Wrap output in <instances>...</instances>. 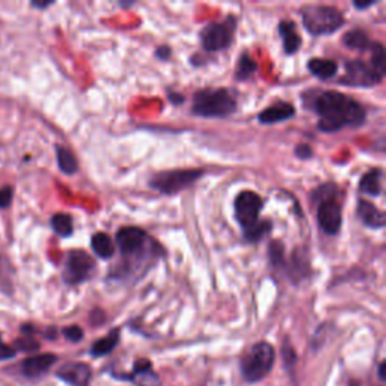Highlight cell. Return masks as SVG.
Listing matches in <instances>:
<instances>
[{"mask_svg":"<svg viewBox=\"0 0 386 386\" xmlns=\"http://www.w3.org/2000/svg\"><path fill=\"white\" fill-rule=\"evenodd\" d=\"M312 111L320 116L319 129L334 133L344 127H359L365 121V109L352 97L337 91H325L312 98Z\"/></svg>","mask_w":386,"mask_h":386,"instance_id":"1","label":"cell"},{"mask_svg":"<svg viewBox=\"0 0 386 386\" xmlns=\"http://www.w3.org/2000/svg\"><path fill=\"white\" fill-rule=\"evenodd\" d=\"M236 107V98L228 89H201L193 97L192 113L201 118H227Z\"/></svg>","mask_w":386,"mask_h":386,"instance_id":"2","label":"cell"},{"mask_svg":"<svg viewBox=\"0 0 386 386\" xmlns=\"http://www.w3.org/2000/svg\"><path fill=\"white\" fill-rule=\"evenodd\" d=\"M305 29L314 37L335 33L343 28L344 15L329 5H305L300 10Z\"/></svg>","mask_w":386,"mask_h":386,"instance_id":"3","label":"cell"},{"mask_svg":"<svg viewBox=\"0 0 386 386\" xmlns=\"http://www.w3.org/2000/svg\"><path fill=\"white\" fill-rule=\"evenodd\" d=\"M275 364V348L268 343H258L241 359V374L246 382H259L271 373Z\"/></svg>","mask_w":386,"mask_h":386,"instance_id":"4","label":"cell"},{"mask_svg":"<svg viewBox=\"0 0 386 386\" xmlns=\"http://www.w3.org/2000/svg\"><path fill=\"white\" fill-rule=\"evenodd\" d=\"M204 175L202 169L163 170L151 177L150 186L163 195H175L191 187Z\"/></svg>","mask_w":386,"mask_h":386,"instance_id":"5","label":"cell"},{"mask_svg":"<svg viewBox=\"0 0 386 386\" xmlns=\"http://www.w3.org/2000/svg\"><path fill=\"white\" fill-rule=\"evenodd\" d=\"M236 31V19L228 17L222 23H210L200 33V40L202 44V49L207 51H219L227 49L232 42Z\"/></svg>","mask_w":386,"mask_h":386,"instance_id":"6","label":"cell"},{"mask_svg":"<svg viewBox=\"0 0 386 386\" xmlns=\"http://www.w3.org/2000/svg\"><path fill=\"white\" fill-rule=\"evenodd\" d=\"M94 271L95 263L91 255L85 250H71L65 259L64 281L70 285L82 284L91 278Z\"/></svg>","mask_w":386,"mask_h":386,"instance_id":"7","label":"cell"},{"mask_svg":"<svg viewBox=\"0 0 386 386\" xmlns=\"http://www.w3.org/2000/svg\"><path fill=\"white\" fill-rule=\"evenodd\" d=\"M263 210V200L262 196L257 195L252 191H245L237 195L234 201V213L236 219L241 225V228L246 230L252 227L259 219V213Z\"/></svg>","mask_w":386,"mask_h":386,"instance_id":"8","label":"cell"},{"mask_svg":"<svg viewBox=\"0 0 386 386\" xmlns=\"http://www.w3.org/2000/svg\"><path fill=\"white\" fill-rule=\"evenodd\" d=\"M382 77L376 71L365 64L361 59L350 61L346 64V74L339 79V82L346 86H364L370 88L382 82Z\"/></svg>","mask_w":386,"mask_h":386,"instance_id":"9","label":"cell"},{"mask_svg":"<svg viewBox=\"0 0 386 386\" xmlns=\"http://www.w3.org/2000/svg\"><path fill=\"white\" fill-rule=\"evenodd\" d=\"M317 222L321 231L328 236H337L343 223V210L341 205L332 201H325L317 205Z\"/></svg>","mask_w":386,"mask_h":386,"instance_id":"10","label":"cell"},{"mask_svg":"<svg viewBox=\"0 0 386 386\" xmlns=\"http://www.w3.org/2000/svg\"><path fill=\"white\" fill-rule=\"evenodd\" d=\"M147 232L138 227H124L116 232V245L124 255H134L145 248Z\"/></svg>","mask_w":386,"mask_h":386,"instance_id":"11","label":"cell"},{"mask_svg":"<svg viewBox=\"0 0 386 386\" xmlns=\"http://www.w3.org/2000/svg\"><path fill=\"white\" fill-rule=\"evenodd\" d=\"M287 275L293 284H300L311 275V263L307 248L293 250L289 266H287Z\"/></svg>","mask_w":386,"mask_h":386,"instance_id":"12","label":"cell"},{"mask_svg":"<svg viewBox=\"0 0 386 386\" xmlns=\"http://www.w3.org/2000/svg\"><path fill=\"white\" fill-rule=\"evenodd\" d=\"M58 377L71 386H88L91 380V368L83 362H67L58 370Z\"/></svg>","mask_w":386,"mask_h":386,"instance_id":"13","label":"cell"},{"mask_svg":"<svg viewBox=\"0 0 386 386\" xmlns=\"http://www.w3.org/2000/svg\"><path fill=\"white\" fill-rule=\"evenodd\" d=\"M56 361H58V357L53 353L35 355L28 359H24L22 364V371L24 376H28V377H40L44 373H47L50 370V367Z\"/></svg>","mask_w":386,"mask_h":386,"instance_id":"14","label":"cell"},{"mask_svg":"<svg viewBox=\"0 0 386 386\" xmlns=\"http://www.w3.org/2000/svg\"><path fill=\"white\" fill-rule=\"evenodd\" d=\"M357 216L362 220V223L368 228L380 230L386 225V216L382 210L376 207L374 204L368 201H359L357 202Z\"/></svg>","mask_w":386,"mask_h":386,"instance_id":"15","label":"cell"},{"mask_svg":"<svg viewBox=\"0 0 386 386\" xmlns=\"http://www.w3.org/2000/svg\"><path fill=\"white\" fill-rule=\"evenodd\" d=\"M129 379L138 386H161L159 376L152 370V365L148 359H139V361H136Z\"/></svg>","mask_w":386,"mask_h":386,"instance_id":"16","label":"cell"},{"mask_svg":"<svg viewBox=\"0 0 386 386\" xmlns=\"http://www.w3.org/2000/svg\"><path fill=\"white\" fill-rule=\"evenodd\" d=\"M294 116V107L293 104L287 102H278L272 106H268L262 113L258 115V121L266 125L282 122L285 120H290Z\"/></svg>","mask_w":386,"mask_h":386,"instance_id":"17","label":"cell"},{"mask_svg":"<svg viewBox=\"0 0 386 386\" xmlns=\"http://www.w3.org/2000/svg\"><path fill=\"white\" fill-rule=\"evenodd\" d=\"M278 32H280L282 38V46L287 55H293V53L299 50L302 40L299 37L298 31H296V26L293 22L282 20L280 26H278Z\"/></svg>","mask_w":386,"mask_h":386,"instance_id":"18","label":"cell"},{"mask_svg":"<svg viewBox=\"0 0 386 386\" xmlns=\"http://www.w3.org/2000/svg\"><path fill=\"white\" fill-rule=\"evenodd\" d=\"M308 70L312 76H316L317 79L328 80L332 79L338 71L337 62L330 59H321V58H312L308 62Z\"/></svg>","mask_w":386,"mask_h":386,"instance_id":"19","label":"cell"},{"mask_svg":"<svg viewBox=\"0 0 386 386\" xmlns=\"http://www.w3.org/2000/svg\"><path fill=\"white\" fill-rule=\"evenodd\" d=\"M382 177L383 172L380 169H371L370 172L362 175L359 182V191L370 196H379L382 193Z\"/></svg>","mask_w":386,"mask_h":386,"instance_id":"20","label":"cell"},{"mask_svg":"<svg viewBox=\"0 0 386 386\" xmlns=\"http://www.w3.org/2000/svg\"><path fill=\"white\" fill-rule=\"evenodd\" d=\"M120 343V329H113L106 337L100 338L93 344L91 355L95 357H102L109 355L112 350Z\"/></svg>","mask_w":386,"mask_h":386,"instance_id":"21","label":"cell"},{"mask_svg":"<svg viewBox=\"0 0 386 386\" xmlns=\"http://www.w3.org/2000/svg\"><path fill=\"white\" fill-rule=\"evenodd\" d=\"M91 248L94 254L102 259H109L115 254V245L112 239L104 232H97L91 239Z\"/></svg>","mask_w":386,"mask_h":386,"instance_id":"22","label":"cell"},{"mask_svg":"<svg viewBox=\"0 0 386 386\" xmlns=\"http://www.w3.org/2000/svg\"><path fill=\"white\" fill-rule=\"evenodd\" d=\"M343 42L347 49L352 50H368L371 46V41L368 38V35L362 29H353L347 32L343 37Z\"/></svg>","mask_w":386,"mask_h":386,"instance_id":"23","label":"cell"},{"mask_svg":"<svg viewBox=\"0 0 386 386\" xmlns=\"http://www.w3.org/2000/svg\"><path fill=\"white\" fill-rule=\"evenodd\" d=\"M56 157H58L59 169L62 170V172L68 174V175L77 172L79 163H77V160H76L73 152H71L68 148L58 147L56 148Z\"/></svg>","mask_w":386,"mask_h":386,"instance_id":"24","label":"cell"},{"mask_svg":"<svg viewBox=\"0 0 386 386\" xmlns=\"http://www.w3.org/2000/svg\"><path fill=\"white\" fill-rule=\"evenodd\" d=\"M371 51V61H370V65L377 74H379L382 79L386 73V62H385V49L380 42H371L370 49Z\"/></svg>","mask_w":386,"mask_h":386,"instance_id":"25","label":"cell"},{"mask_svg":"<svg viewBox=\"0 0 386 386\" xmlns=\"http://www.w3.org/2000/svg\"><path fill=\"white\" fill-rule=\"evenodd\" d=\"M51 228L61 237H70L73 234V219L70 214L58 213L51 218Z\"/></svg>","mask_w":386,"mask_h":386,"instance_id":"26","label":"cell"},{"mask_svg":"<svg viewBox=\"0 0 386 386\" xmlns=\"http://www.w3.org/2000/svg\"><path fill=\"white\" fill-rule=\"evenodd\" d=\"M257 68H258L257 62L252 58H250L248 53H243V55L239 58V62H237L236 79L237 80H248L255 74Z\"/></svg>","mask_w":386,"mask_h":386,"instance_id":"27","label":"cell"},{"mask_svg":"<svg viewBox=\"0 0 386 386\" xmlns=\"http://www.w3.org/2000/svg\"><path fill=\"white\" fill-rule=\"evenodd\" d=\"M271 230H272L271 220H258L252 227L243 230V237L248 241H250V243H255V241L262 240L266 234H268Z\"/></svg>","mask_w":386,"mask_h":386,"instance_id":"28","label":"cell"},{"mask_svg":"<svg viewBox=\"0 0 386 386\" xmlns=\"http://www.w3.org/2000/svg\"><path fill=\"white\" fill-rule=\"evenodd\" d=\"M268 259L275 268H280L285 263V248L280 240H273L268 245Z\"/></svg>","mask_w":386,"mask_h":386,"instance_id":"29","label":"cell"},{"mask_svg":"<svg viewBox=\"0 0 386 386\" xmlns=\"http://www.w3.org/2000/svg\"><path fill=\"white\" fill-rule=\"evenodd\" d=\"M337 192H338V188H337V186L334 183L323 184V186H320L319 188H316V191L312 192V200H314V202L319 205V204L325 202V201L335 200Z\"/></svg>","mask_w":386,"mask_h":386,"instance_id":"30","label":"cell"},{"mask_svg":"<svg viewBox=\"0 0 386 386\" xmlns=\"http://www.w3.org/2000/svg\"><path fill=\"white\" fill-rule=\"evenodd\" d=\"M17 348L22 350V352H35V350L40 348V343L32 337H24L15 341V352Z\"/></svg>","mask_w":386,"mask_h":386,"instance_id":"31","label":"cell"},{"mask_svg":"<svg viewBox=\"0 0 386 386\" xmlns=\"http://www.w3.org/2000/svg\"><path fill=\"white\" fill-rule=\"evenodd\" d=\"M62 334H64V337H65L68 341H71V343H79V341L83 338V330H82V328H79V326H76V325L65 328L64 330H62Z\"/></svg>","mask_w":386,"mask_h":386,"instance_id":"32","label":"cell"},{"mask_svg":"<svg viewBox=\"0 0 386 386\" xmlns=\"http://www.w3.org/2000/svg\"><path fill=\"white\" fill-rule=\"evenodd\" d=\"M14 198V188L13 186H5L0 188V209H8Z\"/></svg>","mask_w":386,"mask_h":386,"instance_id":"33","label":"cell"},{"mask_svg":"<svg viewBox=\"0 0 386 386\" xmlns=\"http://www.w3.org/2000/svg\"><path fill=\"white\" fill-rule=\"evenodd\" d=\"M15 348L5 344L2 338H0V361H5V359H11L15 356Z\"/></svg>","mask_w":386,"mask_h":386,"instance_id":"34","label":"cell"},{"mask_svg":"<svg viewBox=\"0 0 386 386\" xmlns=\"http://www.w3.org/2000/svg\"><path fill=\"white\" fill-rule=\"evenodd\" d=\"M294 152H296V156H298L302 160H309L312 157V154H314L312 148L309 145H305V143H300V145L296 147Z\"/></svg>","mask_w":386,"mask_h":386,"instance_id":"35","label":"cell"},{"mask_svg":"<svg viewBox=\"0 0 386 386\" xmlns=\"http://www.w3.org/2000/svg\"><path fill=\"white\" fill-rule=\"evenodd\" d=\"M156 56L161 61H166L170 56V49L168 46H161L156 50Z\"/></svg>","mask_w":386,"mask_h":386,"instance_id":"36","label":"cell"},{"mask_svg":"<svg viewBox=\"0 0 386 386\" xmlns=\"http://www.w3.org/2000/svg\"><path fill=\"white\" fill-rule=\"evenodd\" d=\"M376 3H377L376 0H368V2H353V6L359 11H364V10H368V8H371Z\"/></svg>","mask_w":386,"mask_h":386,"instance_id":"37","label":"cell"},{"mask_svg":"<svg viewBox=\"0 0 386 386\" xmlns=\"http://www.w3.org/2000/svg\"><path fill=\"white\" fill-rule=\"evenodd\" d=\"M168 100L170 103H174V104H179V103H183L184 102V97L182 94H175L172 91H169L168 94Z\"/></svg>","mask_w":386,"mask_h":386,"instance_id":"38","label":"cell"},{"mask_svg":"<svg viewBox=\"0 0 386 386\" xmlns=\"http://www.w3.org/2000/svg\"><path fill=\"white\" fill-rule=\"evenodd\" d=\"M35 8H40V10H44V8H49L50 5H53V2H42V3H40V2H33L32 3Z\"/></svg>","mask_w":386,"mask_h":386,"instance_id":"39","label":"cell"},{"mask_svg":"<svg viewBox=\"0 0 386 386\" xmlns=\"http://www.w3.org/2000/svg\"><path fill=\"white\" fill-rule=\"evenodd\" d=\"M385 362H382L379 365V377H380V380H386V377H385Z\"/></svg>","mask_w":386,"mask_h":386,"instance_id":"40","label":"cell"}]
</instances>
